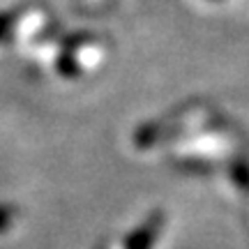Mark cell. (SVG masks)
<instances>
[{"label":"cell","mask_w":249,"mask_h":249,"mask_svg":"<svg viewBox=\"0 0 249 249\" xmlns=\"http://www.w3.org/2000/svg\"><path fill=\"white\" fill-rule=\"evenodd\" d=\"M92 2H97V0H92Z\"/></svg>","instance_id":"obj_1"}]
</instances>
